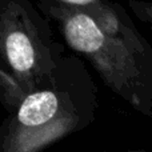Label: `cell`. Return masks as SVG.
Wrapping results in <instances>:
<instances>
[{"mask_svg":"<svg viewBox=\"0 0 152 152\" xmlns=\"http://www.w3.org/2000/svg\"><path fill=\"white\" fill-rule=\"evenodd\" d=\"M36 5L107 88L137 112L152 116V45L145 37L111 35L86 13L59 0H37Z\"/></svg>","mask_w":152,"mask_h":152,"instance_id":"obj_1","label":"cell"},{"mask_svg":"<svg viewBox=\"0 0 152 152\" xmlns=\"http://www.w3.org/2000/svg\"><path fill=\"white\" fill-rule=\"evenodd\" d=\"M97 94L86 61L76 53L66 55L58 68L10 115L4 151L29 152L84 127L95 118Z\"/></svg>","mask_w":152,"mask_h":152,"instance_id":"obj_2","label":"cell"},{"mask_svg":"<svg viewBox=\"0 0 152 152\" xmlns=\"http://www.w3.org/2000/svg\"><path fill=\"white\" fill-rule=\"evenodd\" d=\"M64 50L51 21L32 0H0V66L26 95L58 68Z\"/></svg>","mask_w":152,"mask_h":152,"instance_id":"obj_3","label":"cell"},{"mask_svg":"<svg viewBox=\"0 0 152 152\" xmlns=\"http://www.w3.org/2000/svg\"><path fill=\"white\" fill-rule=\"evenodd\" d=\"M26 92L16 79L0 66V100L3 105L13 113L26 97Z\"/></svg>","mask_w":152,"mask_h":152,"instance_id":"obj_4","label":"cell"},{"mask_svg":"<svg viewBox=\"0 0 152 152\" xmlns=\"http://www.w3.org/2000/svg\"><path fill=\"white\" fill-rule=\"evenodd\" d=\"M128 8L142 23L152 29V1L147 0H128Z\"/></svg>","mask_w":152,"mask_h":152,"instance_id":"obj_5","label":"cell"}]
</instances>
